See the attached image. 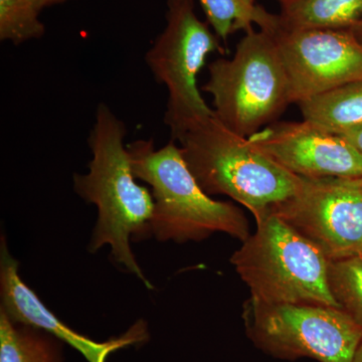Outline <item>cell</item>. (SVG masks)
Segmentation results:
<instances>
[{"label": "cell", "instance_id": "obj_16", "mask_svg": "<svg viewBox=\"0 0 362 362\" xmlns=\"http://www.w3.org/2000/svg\"><path fill=\"white\" fill-rule=\"evenodd\" d=\"M328 283L339 308L362 326V257L329 259Z\"/></svg>", "mask_w": 362, "mask_h": 362}, {"label": "cell", "instance_id": "obj_5", "mask_svg": "<svg viewBox=\"0 0 362 362\" xmlns=\"http://www.w3.org/2000/svg\"><path fill=\"white\" fill-rule=\"evenodd\" d=\"M209 71L202 90L213 97L214 116L242 137L275 122L292 103L277 42L268 30L247 32L232 58L216 59Z\"/></svg>", "mask_w": 362, "mask_h": 362}, {"label": "cell", "instance_id": "obj_24", "mask_svg": "<svg viewBox=\"0 0 362 362\" xmlns=\"http://www.w3.org/2000/svg\"><path fill=\"white\" fill-rule=\"evenodd\" d=\"M359 256L362 257V251H361V254H359Z\"/></svg>", "mask_w": 362, "mask_h": 362}, {"label": "cell", "instance_id": "obj_21", "mask_svg": "<svg viewBox=\"0 0 362 362\" xmlns=\"http://www.w3.org/2000/svg\"><path fill=\"white\" fill-rule=\"evenodd\" d=\"M351 362H362V341L359 346L357 347L356 354H354V358Z\"/></svg>", "mask_w": 362, "mask_h": 362}, {"label": "cell", "instance_id": "obj_17", "mask_svg": "<svg viewBox=\"0 0 362 362\" xmlns=\"http://www.w3.org/2000/svg\"><path fill=\"white\" fill-rule=\"evenodd\" d=\"M35 0H0V40L18 45L40 40L45 25Z\"/></svg>", "mask_w": 362, "mask_h": 362}, {"label": "cell", "instance_id": "obj_6", "mask_svg": "<svg viewBox=\"0 0 362 362\" xmlns=\"http://www.w3.org/2000/svg\"><path fill=\"white\" fill-rule=\"evenodd\" d=\"M166 26L146 52L145 59L152 75L168 92L164 123L173 141L197 123L214 115L202 98L197 77L207 57L225 56L220 37L209 23L197 18L194 0H168Z\"/></svg>", "mask_w": 362, "mask_h": 362}, {"label": "cell", "instance_id": "obj_15", "mask_svg": "<svg viewBox=\"0 0 362 362\" xmlns=\"http://www.w3.org/2000/svg\"><path fill=\"white\" fill-rule=\"evenodd\" d=\"M209 25L216 35L226 42L228 35L243 30L249 32L252 25L259 30L274 33L279 16L269 13L258 6H250L244 0H199Z\"/></svg>", "mask_w": 362, "mask_h": 362}, {"label": "cell", "instance_id": "obj_20", "mask_svg": "<svg viewBox=\"0 0 362 362\" xmlns=\"http://www.w3.org/2000/svg\"><path fill=\"white\" fill-rule=\"evenodd\" d=\"M352 32L356 35L357 39L361 40L362 42V21H359L358 23L354 28H351Z\"/></svg>", "mask_w": 362, "mask_h": 362}, {"label": "cell", "instance_id": "obj_2", "mask_svg": "<svg viewBox=\"0 0 362 362\" xmlns=\"http://www.w3.org/2000/svg\"><path fill=\"white\" fill-rule=\"evenodd\" d=\"M177 142L202 189L232 197L256 221L296 194L303 182V177L282 168L214 115L190 128Z\"/></svg>", "mask_w": 362, "mask_h": 362}, {"label": "cell", "instance_id": "obj_23", "mask_svg": "<svg viewBox=\"0 0 362 362\" xmlns=\"http://www.w3.org/2000/svg\"><path fill=\"white\" fill-rule=\"evenodd\" d=\"M278 1H280L281 4H284L286 2L290 1V0H278Z\"/></svg>", "mask_w": 362, "mask_h": 362}, {"label": "cell", "instance_id": "obj_14", "mask_svg": "<svg viewBox=\"0 0 362 362\" xmlns=\"http://www.w3.org/2000/svg\"><path fill=\"white\" fill-rule=\"evenodd\" d=\"M0 362H62L49 333L16 322L0 311Z\"/></svg>", "mask_w": 362, "mask_h": 362}, {"label": "cell", "instance_id": "obj_18", "mask_svg": "<svg viewBox=\"0 0 362 362\" xmlns=\"http://www.w3.org/2000/svg\"><path fill=\"white\" fill-rule=\"evenodd\" d=\"M340 135H342L352 146L356 147L362 154V125Z\"/></svg>", "mask_w": 362, "mask_h": 362}, {"label": "cell", "instance_id": "obj_3", "mask_svg": "<svg viewBox=\"0 0 362 362\" xmlns=\"http://www.w3.org/2000/svg\"><path fill=\"white\" fill-rule=\"evenodd\" d=\"M133 173L152 188L151 235L160 242L202 240L225 233L242 242L250 237L249 223L237 206L214 201L187 168L175 141L156 149L153 140L128 145Z\"/></svg>", "mask_w": 362, "mask_h": 362}, {"label": "cell", "instance_id": "obj_13", "mask_svg": "<svg viewBox=\"0 0 362 362\" xmlns=\"http://www.w3.org/2000/svg\"><path fill=\"white\" fill-rule=\"evenodd\" d=\"M298 105L305 121L342 134L362 125V78Z\"/></svg>", "mask_w": 362, "mask_h": 362}, {"label": "cell", "instance_id": "obj_9", "mask_svg": "<svg viewBox=\"0 0 362 362\" xmlns=\"http://www.w3.org/2000/svg\"><path fill=\"white\" fill-rule=\"evenodd\" d=\"M284 64L292 103L362 78V42L350 30L272 33Z\"/></svg>", "mask_w": 362, "mask_h": 362}, {"label": "cell", "instance_id": "obj_1", "mask_svg": "<svg viewBox=\"0 0 362 362\" xmlns=\"http://www.w3.org/2000/svg\"><path fill=\"white\" fill-rule=\"evenodd\" d=\"M126 134L125 124L110 107L105 103L98 105L96 118L88 138L92 153L89 171L74 176V188L78 197L98 209L90 251L96 252L109 245L116 263L152 289L136 262L130 242L151 235L153 195L136 182L129 151L124 143Z\"/></svg>", "mask_w": 362, "mask_h": 362}, {"label": "cell", "instance_id": "obj_7", "mask_svg": "<svg viewBox=\"0 0 362 362\" xmlns=\"http://www.w3.org/2000/svg\"><path fill=\"white\" fill-rule=\"evenodd\" d=\"M244 319L250 339L278 358L351 362L362 341V326L335 307L266 304L251 298Z\"/></svg>", "mask_w": 362, "mask_h": 362}, {"label": "cell", "instance_id": "obj_4", "mask_svg": "<svg viewBox=\"0 0 362 362\" xmlns=\"http://www.w3.org/2000/svg\"><path fill=\"white\" fill-rule=\"evenodd\" d=\"M257 230L233 252L230 263L266 304H316L339 308L328 283L329 259L277 214L257 220Z\"/></svg>", "mask_w": 362, "mask_h": 362}, {"label": "cell", "instance_id": "obj_12", "mask_svg": "<svg viewBox=\"0 0 362 362\" xmlns=\"http://www.w3.org/2000/svg\"><path fill=\"white\" fill-rule=\"evenodd\" d=\"M278 16L285 30H351L362 21V0H290Z\"/></svg>", "mask_w": 362, "mask_h": 362}, {"label": "cell", "instance_id": "obj_19", "mask_svg": "<svg viewBox=\"0 0 362 362\" xmlns=\"http://www.w3.org/2000/svg\"><path fill=\"white\" fill-rule=\"evenodd\" d=\"M68 1V0H35V4L42 11L45 7L56 6V4H63V2Z\"/></svg>", "mask_w": 362, "mask_h": 362}, {"label": "cell", "instance_id": "obj_11", "mask_svg": "<svg viewBox=\"0 0 362 362\" xmlns=\"http://www.w3.org/2000/svg\"><path fill=\"white\" fill-rule=\"evenodd\" d=\"M0 290L1 310L13 320L39 328L68 343L89 362H106L107 357L112 352L144 341L148 338L147 326L143 321L134 324L122 337L106 342L94 341L71 329L49 311L39 296L21 280L18 263L7 252L4 240L0 259Z\"/></svg>", "mask_w": 362, "mask_h": 362}, {"label": "cell", "instance_id": "obj_10", "mask_svg": "<svg viewBox=\"0 0 362 362\" xmlns=\"http://www.w3.org/2000/svg\"><path fill=\"white\" fill-rule=\"evenodd\" d=\"M282 168L306 178L362 177V154L342 135L302 122H274L247 138Z\"/></svg>", "mask_w": 362, "mask_h": 362}, {"label": "cell", "instance_id": "obj_22", "mask_svg": "<svg viewBox=\"0 0 362 362\" xmlns=\"http://www.w3.org/2000/svg\"><path fill=\"white\" fill-rule=\"evenodd\" d=\"M244 1L246 2V4H250V6H256V4H255L256 0H244Z\"/></svg>", "mask_w": 362, "mask_h": 362}, {"label": "cell", "instance_id": "obj_8", "mask_svg": "<svg viewBox=\"0 0 362 362\" xmlns=\"http://www.w3.org/2000/svg\"><path fill=\"white\" fill-rule=\"evenodd\" d=\"M270 211L329 259L362 251V177H303L296 194Z\"/></svg>", "mask_w": 362, "mask_h": 362}]
</instances>
